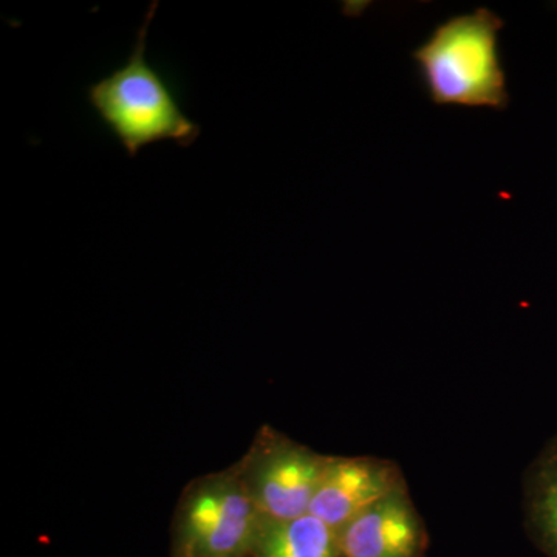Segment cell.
<instances>
[{
	"label": "cell",
	"mask_w": 557,
	"mask_h": 557,
	"mask_svg": "<svg viewBox=\"0 0 557 557\" xmlns=\"http://www.w3.org/2000/svg\"><path fill=\"white\" fill-rule=\"evenodd\" d=\"M159 2L150 3L134 50L109 76L91 84L87 101L127 156L161 141L190 148L200 137L199 124L186 115L163 75L148 61V33Z\"/></svg>",
	"instance_id": "6da1fadb"
},
{
	"label": "cell",
	"mask_w": 557,
	"mask_h": 557,
	"mask_svg": "<svg viewBox=\"0 0 557 557\" xmlns=\"http://www.w3.org/2000/svg\"><path fill=\"white\" fill-rule=\"evenodd\" d=\"M504 27L494 11L478 9L449 17L413 51L421 83L434 104L508 108L507 75L498 54Z\"/></svg>",
	"instance_id": "7a4b0ae2"
},
{
	"label": "cell",
	"mask_w": 557,
	"mask_h": 557,
	"mask_svg": "<svg viewBox=\"0 0 557 557\" xmlns=\"http://www.w3.org/2000/svg\"><path fill=\"white\" fill-rule=\"evenodd\" d=\"M260 523L244 482L218 475L183 502L180 544L188 557H242L255 548Z\"/></svg>",
	"instance_id": "3957f363"
},
{
	"label": "cell",
	"mask_w": 557,
	"mask_h": 557,
	"mask_svg": "<svg viewBox=\"0 0 557 557\" xmlns=\"http://www.w3.org/2000/svg\"><path fill=\"white\" fill-rule=\"evenodd\" d=\"M327 461L300 446L281 445L260 454L242 482L262 519H296L309 512Z\"/></svg>",
	"instance_id": "277c9868"
},
{
	"label": "cell",
	"mask_w": 557,
	"mask_h": 557,
	"mask_svg": "<svg viewBox=\"0 0 557 557\" xmlns=\"http://www.w3.org/2000/svg\"><path fill=\"white\" fill-rule=\"evenodd\" d=\"M401 490L387 465L364 458L329 460L309 512L339 531L373 504Z\"/></svg>",
	"instance_id": "5b68a950"
},
{
	"label": "cell",
	"mask_w": 557,
	"mask_h": 557,
	"mask_svg": "<svg viewBox=\"0 0 557 557\" xmlns=\"http://www.w3.org/2000/svg\"><path fill=\"white\" fill-rule=\"evenodd\" d=\"M421 527L405 491L398 490L362 511L339 531L343 557H417Z\"/></svg>",
	"instance_id": "8992f818"
},
{
	"label": "cell",
	"mask_w": 557,
	"mask_h": 557,
	"mask_svg": "<svg viewBox=\"0 0 557 557\" xmlns=\"http://www.w3.org/2000/svg\"><path fill=\"white\" fill-rule=\"evenodd\" d=\"M256 557H341L339 533L310 512L260 523Z\"/></svg>",
	"instance_id": "52a82bcc"
},
{
	"label": "cell",
	"mask_w": 557,
	"mask_h": 557,
	"mask_svg": "<svg viewBox=\"0 0 557 557\" xmlns=\"http://www.w3.org/2000/svg\"><path fill=\"white\" fill-rule=\"evenodd\" d=\"M539 518L557 556V469L552 472L539 500Z\"/></svg>",
	"instance_id": "ba28073f"
}]
</instances>
